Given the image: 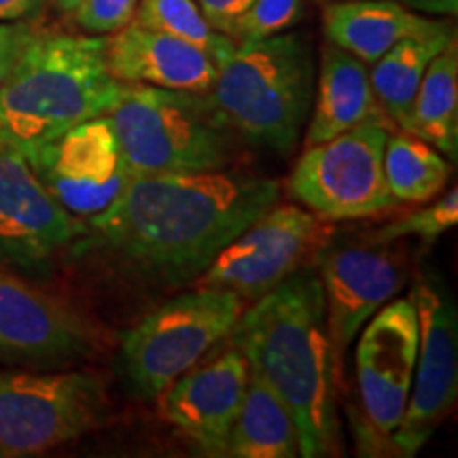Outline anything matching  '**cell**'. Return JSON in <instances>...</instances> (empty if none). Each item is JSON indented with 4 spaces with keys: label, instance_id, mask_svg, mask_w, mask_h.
Segmentation results:
<instances>
[{
    "label": "cell",
    "instance_id": "obj_32",
    "mask_svg": "<svg viewBox=\"0 0 458 458\" xmlns=\"http://www.w3.org/2000/svg\"><path fill=\"white\" fill-rule=\"evenodd\" d=\"M49 3L54 4V7L60 11V13L74 15V13H77V9L81 7L83 0H49Z\"/></svg>",
    "mask_w": 458,
    "mask_h": 458
},
{
    "label": "cell",
    "instance_id": "obj_29",
    "mask_svg": "<svg viewBox=\"0 0 458 458\" xmlns=\"http://www.w3.org/2000/svg\"><path fill=\"white\" fill-rule=\"evenodd\" d=\"M196 3L202 9L206 20L210 21V26L225 34L229 24L249 7L250 0H196Z\"/></svg>",
    "mask_w": 458,
    "mask_h": 458
},
{
    "label": "cell",
    "instance_id": "obj_10",
    "mask_svg": "<svg viewBox=\"0 0 458 458\" xmlns=\"http://www.w3.org/2000/svg\"><path fill=\"white\" fill-rule=\"evenodd\" d=\"M410 297L418 312L420 342L408 408L391 435L401 456H416L425 448L458 397L456 303L433 272L418 278Z\"/></svg>",
    "mask_w": 458,
    "mask_h": 458
},
{
    "label": "cell",
    "instance_id": "obj_27",
    "mask_svg": "<svg viewBox=\"0 0 458 458\" xmlns=\"http://www.w3.org/2000/svg\"><path fill=\"white\" fill-rule=\"evenodd\" d=\"M139 0H83L74 21L85 34L108 37L134 20Z\"/></svg>",
    "mask_w": 458,
    "mask_h": 458
},
{
    "label": "cell",
    "instance_id": "obj_6",
    "mask_svg": "<svg viewBox=\"0 0 458 458\" xmlns=\"http://www.w3.org/2000/svg\"><path fill=\"white\" fill-rule=\"evenodd\" d=\"M108 416L98 371H0V458L45 454L105 427Z\"/></svg>",
    "mask_w": 458,
    "mask_h": 458
},
{
    "label": "cell",
    "instance_id": "obj_13",
    "mask_svg": "<svg viewBox=\"0 0 458 458\" xmlns=\"http://www.w3.org/2000/svg\"><path fill=\"white\" fill-rule=\"evenodd\" d=\"M96 348L98 329L83 312L0 266V363L71 365Z\"/></svg>",
    "mask_w": 458,
    "mask_h": 458
},
{
    "label": "cell",
    "instance_id": "obj_4",
    "mask_svg": "<svg viewBox=\"0 0 458 458\" xmlns=\"http://www.w3.org/2000/svg\"><path fill=\"white\" fill-rule=\"evenodd\" d=\"M314 54L300 32L238 43L206 94L242 142L295 151L314 100Z\"/></svg>",
    "mask_w": 458,
    "mask_h": 458
},
{
    "label": "cell",
    "instance_id": "obj_7",
    "mask_svg": "<svg viewBox=\"0 0 458 458\" xmlns=\"http://www.w3.org/2000/svg\"><path fill=\"white\" fill-rule=\"evenodd\" d=\"M244 308L242 297L225 286L198 284L147 314L122 340V365L134 391L156 399L225 342Z\"/></svg>",
    "mask_w": 458,
    "mask_h": 458
},
{
    "label": "cell",
    "instance_id": "obj_24",
    "mask_svg": "<svg viewBox=\"0 0 458 458\" xmlns=\"http://www.w3.org/2000/svg\"><path fill=\"white\" fill-rule=\"evenodd\" d=\"M134 24L157 30L206 51L216 64L232 54L236 43L210 26L196 0H139Z\"/></svg>",
    "mask_w": 458,
    "mask_h": 458
},
{
    "label": "cell",
    "instance_id": "obj_11",
    "mask_svg": "<svg viewBox=\"0 0 458 458\" xmlns=\"http://www.w3.org/2000/svg\"><path fill=\"white\" fill-rule=\"evenodd\" d=\"M394 244V242H393ZM393 244L325 246L317 255L325 297V318L334 363L344 385L346 354L365 323L399 295L408 280V261Z\"/></svg>",
    "mask_w": 458,
    "mask_h": 458
},
{
    "label": "cell",
    "instance_id": "obj_28",
    "mask_svg": "<svg viewBox=\"0 0 458 458\" xmlns=\"http://www.w3.org/2000/svg\"><path fill=\"white\" fill-rule=\"evenodd\" d=\"M37 32V26L28 21H11L0 24V88L7 81L11 68L17 62L28 41Z\"/></svg>",
    "mask_w": 458,
    "mask_h": 458
},
{
    "label": "cell",
    "instance_id": "obj_12",
    "mask_svg": "<svg viewBox=\"0 0 458 458\" xmlns=\"http://www.w3.org/2000/svg\"><path fill=\"white\" fill-rule=\"evenodd\" d=\"M24 156L57 204L81 221L106 210L134 179L108 114L77 123Z\"/></svg>",
    "mask_w": 458,
    "mask_h": 458
},
{
    "label": "cell",
    "instance_id": "obj_30",
    "mask_svg": "<svg viewBox=\"0 0 458 458\" xmlns=\"http://www.w3.org/2000/svg\"><path fill=\"white\" fill-rule=\"evenodd\" d=\"M49 0H0V24L28 21L34 24L45 13Z\"/></svg>",
    "mask_w": 458,
    "mask_h": 458
},
{
    "label": "cell",
    "instance_id": "obj_25",
    "mask_svg": "<svg viewBox=\"0 0 458 458\" xmlns=\"http://www.w3.org/2000/svg\"><path fill=\"white\" fill-rule=\"evenodd\" d=\"M433 202V199H431ZM458 223V189L450 187L442 198H435L433 204L425 208L408 213L393 223H386L376 232H369L363 240L377 244H393L405 238L420 240L422 246H431L444 236L445 232L454 229Z\"/></svg>",
    "mask_w": 458,
    "mask_h": 458
},
{
    "label": "cell",
    "instance_id": "obj_5",
    "mask_svg": "<svg viewBox=\"0 0 458 458\" xmlns=\"http://www.w3.org/2000/svg\"><path fill=\"white\" fill-rule=\"evenodd\" d=\"M108 117L131 176L229 170L242 142L198 91L125 83Z\"/></svg>",
    "mask_w": 458,
    "mask_h": 458
},
{
    "label": "cell",
    "instance_id": "obj_22",
    "mask_svg": "<svg viewBox=\"0 0 458 458\" xmlns=\"http://www.w3.org/2000/svg\"><path fill=\"white\" fill-rule=\"evenodd\" d=\"M450 162L458 157V49L452 38L428 64L418 88L408 130Z\"/></svg>",
    "mask_w": 458,
    "mask_h": 458
},
{
    "label": "cell",
    "instance_id": "obj_16",
    "mask_svg": "<svg viewBox=\"0 0 458 458\" xmlns=\"http://www.w3.org/2000/svg\"><path fill=\"white\" fill-rule=\"evenodd\" d=\"M249 376V360L225 342L157 394L159 411L206 454L223 456Z\"/></svg>",
    "mask_w": 458,
    "mask_h": 458
},
{
    "label": "cell",
    "instance_id": "obj_15",
    "mask_svg": "<svg viewBox=\"0 0 458 458\" xmlns=\"http://www.w3.org/2000/svg\"><path fill=\"white\" fill-rule=\"evenodd\" d=\"M357 337L354 368L363 414L377 435L391 439L408 408L420 342L411 297L382 306Z\"/></svg>",
    "mask_w": 458,
    "mask_h": 458
},
{
    "label": "cell",
    "instance_id": "obj_8",
    "mask_svg": "<svg viewBox=\"0 0 458 458\" xmlns=\"http://www.w3.org/2000/svg\"><path fill=\"white\" fill-rule=\"evenodd\" d=\"M391 125L369 122L303 153L286 181V196L320 219H365L394 208L385 176V147Z\"/></svg>",
    "mask_w": 458,
    "mask_h": 458
},
{
    "label": "cell",
    "instance_id": "obj_31",
    "mask_svg": "<svg viewBox=\"0 0 458 458\" xmlns=\"http://www.w3.org/2000/svg\"><path fill=\"white\" fill-rule=\"evenodd\" d=\"M399 3L422 15L454 17L458 13V0H399Z\"/></svg>",
    "mask_w": 458,
    "mask_h": 458
},
{
    "label": "cell",
    "instance_id": "obj_1",
    "mask_svg": "<svg viewBox=\"0 0 458 458\" xmlns=\"http://www.w3.org/2000/svg\"><path fill=\"white\" fill-rule=\"evenodd\" d=\"M280 199V182L232 170L134 176L83 221L74 250H105L159 283H187Z\"/></svg>",
    "mask_w": 458,
    "mask_h": 458
},
{
    "label": "cell",
    "instance_id": "obj_19",
    "mask_svg": "<svg viewBox=\"0 0 458 458\" xmlns=\"http://www.w3.org/2000/svg\"><path fill=\"white\" fill-rule=\"evenodd\" d=\"M448 21L418 13L399 0H346L325 7L323 32L327 43L376 64L388 49L408 37L442 30Z\"/></svg>",
    "mask_w": 458,
    "mask_h": 458
},
{
    "label": "cell",
    "instance_id": "obj_26",
    "mask_svg": "<svg viewBox=\"0 0 458 458\" xmlns=\"http://www.w3.org/2000/svg\"><path fill=\"white\" fill-rule=\"evenodd\" d=\"M301 0H250V4L227 28L233 43H253L286 32L300 21Z\"/></svg>",
    "mask_w": 458,
    "mask_h": 458
},
{
    "label": "cell",
    "instance_id": "obj_17",
    "mask_svg": "<svg viewBox=\"0 0 458 458\" xmlns=\"http://www.w3.org/2000/svg\"><path fill=\"white\" fill-rule=\"evenodd\" d=\"M108 72L122 83L206 94L219 64L196 45L134 21L106 37Z\"/></svg>",
    "mask_w": 458,
    "mask_h": 458
},
{
    "label": "cell",
    "instance_id": "obj_23",
    "mask_svg": "<svg viewBox=\"0 0 458 458\" xmlns=\"http://www.w3.org/2000/svg\"><path fill=\"white\" fill-rule=\"evenodd\" d=\"M450 159L410 131H388L385 176L397 204L431 202L448 187Z\"/></svg>",
    "mask_w": 458,
    "mask_h": 458
},
{
    "label": "cell",
    "instance_id": "obj_2",
    "mask_svg": "<svg viewBox=\"0 0 458 458\" xmlns=\"http://www.w3.org/2000/svg\"><path fill=\"white\" fill-rule=\"evenodd\" d=\"M225 342L293 416L301 456L335 454L340 439L337 377L318 274L297 270L244 308Z\"/></svg>",
    "mask_w": 458,
    "mask_h": 458
},
{
    "label": "cell",
    "instance_id": "obj_20",
    "mask_svg": "<svg viewBox=\"0 0 458 458\" xmlns=\"http://www.w3.org/2000/svg\"><path fill=\"white\" fill-rule=\"evenodd\" d=\"M250 369V368H249ZM229 458H295L301 456L300 431L284 408L259 376L250 371L249 386L232 431L225 454Z\"/></svg>",
    "mask_w": 458,
    "mask_h": 458
},
{
    "label": "cell",
    "instance_id": "obj_3",
    "mask_svg": "<svg viewBox=\"0 0 458 458\" xmlns=\"http://www.w3.org/2000/svg\"><path fill=\"white\" fill-rule=\"evenodd\" d=\"M125 83L106 66V37L38 30L0 88V148L32 151L108 114Z\"/></svg>",
    "mask_w": 458,
    "mask_h": 458
},
{
    "label": "cell",
    "instance_id": "obj_9",
    "mask_svg": "<svg viewBox=\"0 0 458 458\" xmlns=\"http://www.w3.org/2000/svg\"><path fill=\"white\" fill-rule=\"evenodd\" d=\"M335 233V223L278 199L215 257L198 276V284L225 286L253 303L317 259Z\"/></svg>",
    "mask_w": 458,
    "mask_h": 458
},
{
    "label": "cell",
    "instance_id": "obj_14",
    "mask_svg": "<svg viewBox=\"0 0 458 458\" xmlns=\"http://www.w3.org/2000/svg\"><path fill=\"white\" fill-rule=\"evenodd\" d=\"M83 227L45 189L24 153L0 148V266L41 272L72 249Z\"/></svg>",
    "mask_w": 458,
    "mask_h": 458
},
{
    "label": "cell",
    "instance_id": "obj_18",
    "mask_svg": "<svg viewBox=\"0 0 458 458\" xmlns=\"http://www.w3.org/2000/svg\"><path fill=\"white\" fill-rule=\"evenodd\" d=\"M369 122L393 125L371 89L368 64L327 43L320 54L303 147L318 145Z\"/></svg>",
    "mask_w": 458,
    "mask_h": 458
},
{
    "label": "cell",
    "instance_id": "obj_21",
    "mask_svg": "<svg viewBox=\"0 0 458 458\" xmlns=\"http://www.w3.org/2000/svg\"><path fill=\"white\" fill-rule=\"evenodd\" d=\"M454 38L450 24L442 30L418 34L399 41L371 64L369 83L382 111L394 128L408 130L411 108L427 68Z\"/></svg>",
    "mask_w": 458,
    "mask_h": 458
}]
</instances>
